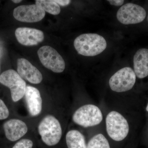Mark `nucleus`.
Returning <instances> with one entry per match:
<instances>
[{"instance_id": "1", "label": "nucleus", "mask_w": 148, "mask_h": 148, "mask_svg": "<svg viewBox=\"0 0 148 148\" xmlns=\"http://www.w3.org/2000/svg\"><path fill=\"white\" fill-rule=\"evenodd\" d=\"M74 46L78 53L86 56H94L103 52L107 42L102 36L95 34H86L76 38Z\"/></svg>"}, {"instance_id": "2", "label": "nucleus", "mask_w": 148, "mask_h": 148, "mask_svg": "<svg viewBox=\"0 0 148 148\" xmlns=\"http://www.w3.org/2000/svg\"><path fill=\"white\" fill-rule=\"evenodd\" d=\"M38 131L42 140L48 146L57 145L62 136V128L60 122L55 117L51 115L46 116L40 122Z\"/></svg>"}, {"instance_id": "3", "label": "nucleus", "mask_w": 148, "mask_h": 148, "mask_svg": "<svg viewBox=\"0 0 148 148\" xmlns=\"http://www.w3.org/2000/svg\"><path fill=\"white\" fill-rule=\"evenodd\" d=\"M106 129L108 135L112 140L121 141L127 137L129 126L126 119L116 111H112L106 119Z\"/></svg>"}, {"instance_id": "4", "label": "nucleus", "mask_w": 148, "mask_h": 148, "mask_svg": "<svg viewBox=\"0 0 148 148\" xmlns=\"http://www.w3.org/2000/svg\"><path fill=\"white\" fill-rule=\"evenodd\" d=\"M103 119V114L100 109L91 104L82 106L75 112L73 116L75 123L84 127L100 124Z\"/></svg>"}, {"instance_id": "5", "label": "nucleus", "mask_w": 148, "mask_h": 148, "mask_svg": "<svg viewBox=\"0 0 148 148\" xmlns=\"http://www.w3.org/2000/svg\"><path fill=\"white\" fill-rule=\"evenodd\" d=\"M0 83L10 89L12 101L17 102L24 97L26 83L19 74L13 70L3 72L0 75Z\"/></svg>"}, {"instance_id": "6", "label": "nucleus", "mask_w": 148, "mask_h": 148, "mask_svg": "<svg viewBox=\"0 0 148 148\" xmlns=\"http://www.w3.org/2000/svg\"><path fill=\"white\" fill-rule=\"evenodd\" d=\"M136 82V75L131 68L125 67L114 74L109 80L113 91L123 92L132 89Z\"/></svg>"}, {"instance_id": "7", "label": "nucleus", "mask_w": 148, "mask_h": 148, "mask_svg": "<svg viewBox=\"0 0 148 148\" xmlns=\"http://www.w3.org/2000/svg\"><path fill=\"white\" fill-rule=\"evenodd\" d=\"M38 55L42 64L47 69L55 73H61L65 70L64 59L53 47L47 45L42 47L38 50Z\"/></svg>"}, {"instance_id": "8", "label": "nucleus", "mask_w": 148, "mask_h": 148, "mask_svg": "<svg viewBox=\"0 0 148 148\" xmlns=\"http://www.w3.org/2000/svg\"><path fill=\"white\" fill-rule=\"evenodd\" d=\"M146 16L145 9L132 3L123 5L116 14L118 20L125 25L138 24L144 21Z\"/></svg>"}, {"instance_id": "9", "label": "nucleus", "mask_w": 148, "mask_h": 148, "mask_svg": "<svg viewBox=\"0 0 148 148\" xmlns=\"http://www.w3.org/2000/svg\"><path fill=\"white\" fill-rule=\"evenodd\" d=\"M13 15L18 21L34 23L42 20L45 16V12L36 4L22 5L14 9Z\"/></svg>"}, {"instance_id": "10", "label": "nucleus", "mask_w": 148, "mask_h": 148, "mask_svg": "<svg viewBox=\"0 0 148 148\" xmlns=\"http://www.w3.org/2000/svg\"><path fill=\"white\" fill-rule=\"evenodd\" d=\"M15 35L18 42L23 45H37L44 39L43 32L38 29L19 27L16 29Z\"/></svg>"}, {"instance_id": "11", "label": "nucleus", "mask_w": 148, "mask_h": 148, "mask_svg": "<svg viewBox=\"0 0 148 148\" xmlns=\"http://www.w3.org/2000/svg\"><path fill=\"white\" fill-rule=\"evenodd\" d=\"M17 66V73L23 79L33 84H38L42 80L40 72L27 59L18 58Z\"/></svg>"}, {"instance_id": "12", "label": "nucleus", "mask_w": 148, "mask_h": 148, "mask_svg": "<svg viewBox=\"0 0 148 148\" xmlns=\"http://www.w3.org/2000/svg\"><path fill=\"white\" fill-rule=\"evenodd\" d=\"M24 96L30 114L33 116L38 115L42 109V99L39 90L36 88L28 86Z\"/></svg>"}, {"instance_id": "13", "label": "nucleus", "mask_w": 148, "mask_h": 148, "mask_svg": "<svg viewBox=\"0 0 148 148\" xmlns=\"http://www.w3.org/2000/svg\"><path fill=\"white\" fill-rule=\"evenodd\" d=\"M5 137L10 141L14 142L26 135L28 131L27 124L22 121L12 119L6 121L3 124Z\"/></svg>"}, {"instance_id": "14", "label": "nucleus", "mask_w": 148, "mask_h": 148, "mask_svg": "<svg viewBox=\"0 0 148 148\" xmlns=\"http://www.w3.org/2000/svg\"><path fill=\"white\" fill-rule=\"evenodd\" d=\"M134 72L140 79L148 76V49L141 48L135 53L133 58Z\"/></svg>"}, {"instance_id": "15", "label": "nucleus", "mask_w": 148, "mask_h": 148, "mask_svg": "<svg viewBox=\"0 0 148 148\" xmlns=\"http://www.w3.org/2000/svg\"><path fill=\"white\" fill-rule=\"evenodd\" d=\"M66 142L68 148H86L84 136L78 130L69 131L66 135Z\"/></svg>"}, {"instance_id": "16", "label": "nucleus", "mask_w": 148, "mask_h": 148, "mask_svg": "<svg viewBox=\"0 0 148 148\" xmlns=\"http://www.w3.org/2000/svg\"><path fill=\"white\" fill-rule=\"evenodd\" d=\"M36 4L53 15H58L61 12L60 6L53 0H36Z\"/></svg>"}, {"instance_id": "17", "label": "nucleus", "mask_w": 148, "mask_h": 148, "mask_svg": "<svg viewBox=\"0 0 148 148\" xmlns=\"http://www.w3.org/2000/svg\"><path fill=\"white\" fill-rule=\"evenodd\" d=\"M86 148H110L108 140L102 134L92 137L88 144Z\"/></svg>"}, {"instance_id": "18", "label": "nucleus", "mask_w": 148, "mask_h": 148, "mask_svg": "<svg viewBox=\"0 0 148 148\" xmlns=\"http://www.w3.org/2000/svg\"><path fill=\"white\" fill-rule=\"evenodd\" d=\"M33 143L32 140L27 139H23L19 140L12 148H32Z\"/></svg>"}, {"instance_id": "19", "label": "nucleus", "mask_w": 148, "mask_h": 148, "mask_svg": "<svg viewBox=\"0 0 148 148\" xmlns=\"http://www.w3.org/2000/svg\"><path fill=\"white\" fill-rule=\"evenodd\" d=\"M9 111L5 103L0 99V120L5 119L9 116Z\"/></svg>"}, {"instance_id": "20", "label": "nucleus", "mask_w": 148, "mask_h": 148, "mask_svg": "<svg viewBox=\"0 0 148 148\" xmlns=\"http://www.w3.org/2000/svg\"><path fill=\"white\" fill-rule=\"evenodd\" d=\"M111 5H112L119 6L122 5L124 3V1L123 0H109L108 1Z\"/></svg>"}, {"instance_id": "21", "label": "nucleus", "mask_w": 148, "mask_h": 148, "mask_svg": "<svg viewBox=\"0 0 148 148\" xmlns=\"http://www.w3.org/2000/svg\"><path fill=\"white\" fill-rule=\"evenodd\" d=\"M59 5L62 6H66L69 5L71 3L70 0H54Z\"/></svg>"}, {"instance_id": "22", "label": "nucleus", "mask_w": 148, "mask_h": 148, "mask_svg": "<svg viewBox=\"0 0 148 148\" xmlns=\"http://www.w3.org/2000/svg\"><path fill=\"white\" fill-rule=\"evenodd\" d=\"M12 1L15 3H18L21 2L22 1H21V0H12Z\"/></svg>"}, {"instance_id": "23", "label": "nucleus", "mask_w": 148, "mask_h": 148, "mask_svg": "<svg viewBox=\"0 0 148 148\" xmlns=\"http://www.w3.org/2000/svg\"><path fill=\"white\" fill-rule=\"evenodd\" d=\"M146 110L148 112V103L147 104V107H146Z\"/></svg>"}, {"instance_id": "24", "label": "nucleus", "mask_w": 148, "mask_h": 148, "mask_svg": "<svg viewBox=\"0 0 148 148\" xmlns=\"http://www.w3.org/2000/svg\"></svg>"}]
</instances>
